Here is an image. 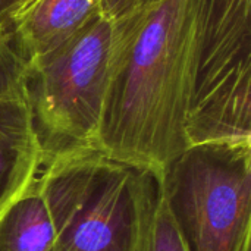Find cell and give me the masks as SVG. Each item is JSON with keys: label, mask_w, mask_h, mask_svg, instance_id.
I'll use <instances>...</instances> for the list:
<instances>
[{"label": "cell", "mask_w": 251, "mask_h": 251, "mask_svg": "<svg viewBox=\"0 0 251 251\" xmlns=\"http://www.w3.org/2000/svg\"><path fill=\"white\" fill-rule=\"evenodd\" d=\"M200 0H160L132 13L96 150L160 176L188 147Z\"/></svg>", "instance_id": "6da1fadb"}, {"label": "cell", "mask_w": 251, "mask_h": 251, "mask_svg": "<svg viewBox=\"0 0 251 251\" xmlns=\"http://www.w3.org/2000/svg\"><path fill=\"white\" fill-rule=\"evenodd\" d=\"M131 22L132 13L113 18L103 12L59 47L28 62L24 100L44 165L62 154L96 150Z\"/></svg>", "instance_id": "7a4b0ae2"}, {"label": "cell", "mask_w": 251, "mask_h": 251, "mask_svg": "<svg viewBox=\"0 0 251 251\" xmlns=\"http://www.w3.org/2000/svg\"><path fill=\"white\" fill-rule=\"evenodd\" d=\"M146 179L94 149L47 162L37 185L54 226L51 251L134 250Z\"/></svg>", "instance_id": "3957f363"}, {"label": "cell", "mask_w": 251, "mask_h": 251, "mask_svg": "<svg viewBox=\"0 0 251 251\" xmlns=\"http://www.w3.org/2000/svg\"><path fill=\"white\" fill-rule=\"evenodd\" d=\"M185 251H250L251 141L190 146L156 176Z\"/></svg>", "instance_id": "277c9868"}, {"label": "cell", "mask_w": 251, "mask_h": 251, "mask_svg": "<svg viewBox=\"0 0 251 251\" xmlns=\"http://www.w3.org/2000/svg\"><path fill=\"white\" fill-rule=\"evenodd\" d=\"M251 0H200L187 143L251 141Z\"/></svg>", "instance_id": "5b68a950"}, {"label": "cell", "mask_w": 251, "mask_h": 251, "mask_svg": "<svg viewBox=\"0 0 251 251\" xmlns=\"http://www.w3.org/2000/svg\"><path fill=\"white\" fill-rule=\"evenodd\" d=\"M103 12L104 0H25L0 21L28 63L59 47Z\"/></svg>", "instance_id": "8992f818"}, {"label": "cell", "mask_w": 251, "mask_h": 251, "mask_svg": "<svg viewBox=\"0 0 251 251\" xmlns=\"http://www.w3.org/2000/svg\"><path fill=\"white\" fill-rule=\"evenodd\" d=\"M43 166L26 101L0 100V215L35 182Z\"/></svg>", "instance_id": "52a82bcc"}, {"label": "cell", "mask_w": 251, "mask_h": 251, "mask_svg": "<svg viewBox=\"0 0 251 251\" xmlns=\"http://www.w3.org/2000/svg\"><path fill=\"white\" fill-rule=\"evenodd\" d=\"M54 226L35 182L0 215V251H51Z\"/></svg>", "instance_id": "ba28073f"}, {"label": "cell", "mask_w": 251, "mask_h": 251, "mask_svg": "<svg viewBox=\"0 0 251 251\" xmlns=\"http://www.w3.org/2000/svg\"><path fill=\"white\" fill-rule=\"evenodd\" d=\"M132 251H185L163 200L157 178L147 172L141 221Z\"/></svg>", "instance_id": "9c48e42d"}, {"label": "cell", "mask_w": 251, "mask_h": 251, "mask_svg": "<svg viewBox=\"0 0 251 251\" xmlns=\"http://www.w3.org/2000/svg\"><path fill=\"white\" fill-rule=\"evenodd\" d=\"M28 63L19 54L7 25L0 21V100L24 99Z\"/></svg>", "instance_id": "30bf717a"}, {"label": "cell", "mask_w": 251, "mask_h": 251, "mask_svg": "<svg viewBox=\"0 0 251 251\" xmlns=\"http://www.w3.org/2000/svg\"><path fill=\"white\" fill-rule=\"evenodd\" d=\"M160 0H104V12L113 18H121L134 12H140Z\"/></svg>", "instance_id": "8fae6325"}, {"label": "cell", "mask_w": 251, "mask_h": 251, "mask_svg": "<svg viewBox=\"0 0 251 251\" xmlns=\"http://www.w3.org/2000/svg\"><path fill=\"white\" fill-rule=\"evenodd\" d=\"M22 1L25 0H0V18L7 12H10L12 9H15L16 6H19Z\"/></svg>", "instance_id": "7c38bea8"}]
</instances>
